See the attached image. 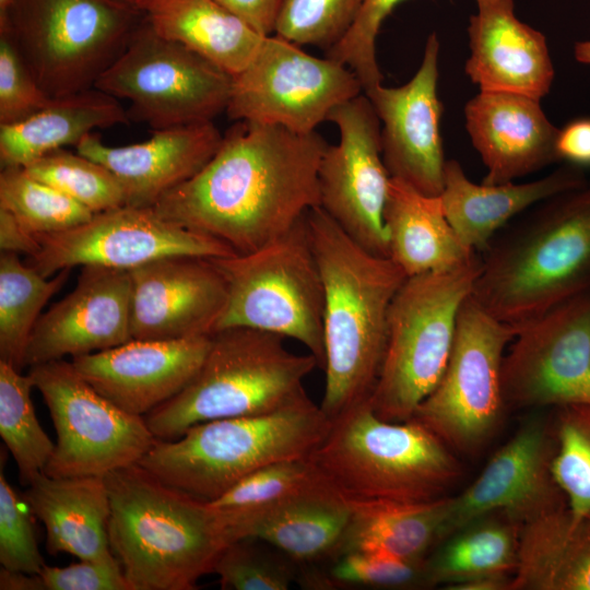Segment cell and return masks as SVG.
<instances>
[{"instance_id": "obj_7", "label": "cell", "mask_w": 590, "mask_h": 590, "mask_svg": "<svg viewBox=\"0 0 590 590\" xmlns=\"http://www.w3.org/2000/svg\"><path fill=\"white\" fill-rule=\"evenodd\" d=\"M317 366L312 354L290 352L278 334L225 328L211 334L189 385L143 417L156 439L174 440L199 423L270 413L306 396L304 380Z\"/></svg>"}, {"instance_id": "obj_32", "label": "cell", "mask_w": 590, "mask_h": 590, "mask_svg": "<svg viewBox=\"0 0 590 590\" xmlns=\"http://www.w3.org/2000/svg\"><path fill=\"white\" fill-rule=\"evenodd\" d=\"M449 497L425 502L350 499L352 515L333 558L352 551L424 563L445 540Z\"/></svg>"}, {"instance_id": "obj_23", "label": "cell", "mask_w": 590, "mask_h": 590, "mask_svg": "<svg viewBox=\"0 0 590 590\" xmlns=\"http://www.w3.org/2000/svg\"><path fill=\"white\" fill-rule=\"evenodd\" d=\"M469 19L470 55L464 72L483 92L542 99L554 66L544 34L518 19L514 0H474Z\"/></svg>"}, {"instance_id": "obj_17", "label": "cell", "mask_w": 590, "mask_h": 590, "mask_svg": "<svg viewBox=\"0 0 590 590\" xmlns=\"http://www.w3.org/2000/svg\"><path fill=\"white\" fill-rule=\"evenodd\" d=\"M340 131L318 172L320 208L368 252L389 258L384 211L390 174L381 153L380 120L367 95L337 106L328 116Z\"/></svg>"}, {"instance_id": "obj_41", "label": "cell", "mask_w": 590, "mask_h": 590, "mask_svg": "<svg viewBox=\"0 0 590 590\" xmlns=\"http://www.w3.org/2000/svg\"><path fill=\"white\" fill-rule=\"evenodd\" d=\"M364 0H284L274 33L296 45L327 50L338 44L355 22Z\"/></svg>"}, {"instance_id": "obj_25", "label": "cell", "mask_w": 590, "mask_h": 590, "mask_svg": "<svg viewBox=\"0 0 590 590\" xmlns=\"http://www.w3.org/2000/svg\"><path fill=\"white\" fill-rule=\"evenodd\" d=\"M541 101L480 91L464 106L465 129L486 167L483 184L514 181L558 162V128Z\"/></svg>"}, {"instance_id": "obj_30", "label": "cell", "mask_w": 590, "mask_h": 590, "mask_svg": "<svg viewBox=\"0 0 590 590\" xmlns=\"http://www.w3.org/2000/svg\"><path fill=\"white\" fill-rule=\"evenodd\" d=\"M119 101L95 87L51 98L38 111L14 123L0 125L2 167H24L66 145L76 144L94 129L129 123Z\"/></svg>"}, {"instance_id": "obj_28", "label": "cell", "mask_w": 590, "mask_h": 590, "mask_svg": "<svg viewBox=\"0 0 590 590\" xmlns=\"http://www.w3.org/2000/svg\"><path fill=\"white\" fill-rule=\"evenodd\" d=\"M24 498L43 522L50 554L79 559L115 556L108 539L110 500L104 476L54 477L44 471L27 485Z\"/></svg>"}, {"instance_id": "obj_6", "label": "cell", "mask_w": 590, "mask_h": 590, "mask_svg": "<svg viewBox=\"0 0 590 590\" xmlns=\"http://www.w3.org/2000/svg\"><path fill=\"white\" fill-rule=\"evenodd\" d=\"M330 426L306 394L270 413L208 421L177 439H156L139 464L163 483L212 502L262 467L309 457Z\"/></svg>"}, {"instance_id": "obj_4", "label": "cell", "mask_w": 590, "mask_h": 590, "mask_svg": "<svg viewBox=\"0 0 590 590\" xmlns=\"http://www.w3.org/2000/svg\"><path fill=\"white\" fill-rule=\"evenodd\" d=\"M471 297L516 328L590 291V180L535 204L482 253Z\"/></svg>"}, {"instance_id": "obj_37", "label": "cell", "mask_w": 590, "mask_h": 590, "mask_svg": "<svg viewBox=\"0 0 590 590\" xmlns=\"http://www.w3.org/2000/svg\"><path fill=\"white\" fill-rule=\"evenodd\" d=\"M0 208L35 235L75 227L93 216L87 208L57 188L33 177L23 167H2Z\"/></svg>"}, {"instance_id": "obj_22", "label": "cell", "mask_w": 590, "mask_h": 590, "mask_svg": "<svg viewBox=\"0 0 590 590\" xmlns=\"http://www.w3.org/2000/svg\"><path fill=\"white\" fill-rule=\"evenodd\" d=\"M211 335L178 340L132 339L72 357L78 373L102 396L144 416L182 391L201 368Z\"/></svg>"}, {"instance_id": "obj_42", "label": "cell", "mask_w": 590, "mask_h": 590, "mask_svg": "<svg viewBox=\"0 0 590 590\" xmlns=\"http://www.w3.org/2000/svg\"><path fill=\"white\" fill-rule=\"evenodd\" d=\"M402 1L364 0L350 31L327 50L326 57L346 66L356 74L364 92L382 82L376 59V39L385 20Z\"/></svg>"}, {"instance_id": "obj_50", "label": "cell", "mask_w": 590, "mask_h": 590, "mask_svg": "<svg viewBox=\"0 0 590 590\" xmlns=\"http://www.w3.org/2000/svg\"><path fill=\"white\" fill-rule=\"evenodd\" d=\"M39 248L37 236L26 229L12 213L0 208L1 251L24 253L31 258L38 252Z\"/></svg>"}, {"instance_id": "obj_55", "label": "cell", "mask_w": 590, "mask_h": 590, "mask_svg": "<svg viewBox=\"0 0 590 590\" xmlns=\"http://www.w3.org/2000/svg\"><path fill=\"white\" fill-rule=\"evenodd\" d=\"M14 0H0V20L3 19Z\"/></svg>"}, {"instance_id": "obj_2", "label": "cell", "mask_w": 590, "mask_h": 590, "mask_svg": "<svg viewBox=\"0 0 590 590\" xmlns=\"http://www.w3.org/2000/svg\"><path fill=\"white\" fill-rule=\"evenodd\" d=\"M306 224L324 288L320 408L332 421L369 400L386 354L389 308L406 275L354 241L320 206L308 210Z\"/></svg>"}, {"instance_id": "obj_27", "label": "cell", "mask_w": 590, "mask_h": 590, "mask_svg": "<svg viewBox=\"0 0 590 590\" xmlns=\"http://www.w3.org/2000/svg\"><path fill=\"white\" fill-rule=\"evenodd\" d=\"M223 510V509H222ZM238 540L264 541L293 560L333 557L352 515L332 483L251 511H227Z\"/></svg>"}, {"instance_id": "obj_26", "label": "cell", "mask_w": 590, "mask_h": 590, "mask_svg": "<svg viewBox=\"0 0 590 590\" xmlns=\"http://www.w3.org/2000/svg\"><path fill=\"white\" fill-rule=\"evenodd\" d=\"M582 168L563 165L528 182L475 184L457 160H447L440 198L448 222L470 251L483 253L495 236L522 213L587 181Z\"/></svg>"}, {"instance_id": "obj_52", "label": "cell", "mask_w": 590, "mask_h": 590, "mask_svg": "<svg viewBox=\"0 0 590 590\" xmlns=\"http://www.w3.org/2000/svg\"><path fill=\"white\" fill-rule=\"evenodd\" d=\"M1 590H38L37 574L0 569Z\"/></svg>"}, {"instance_id": "obj_11", "label": "cell", "mask_w": 590, "mask_h": 590, "mask_svg": "<svg viewBox=\"0 0 590 590\" xmlns=\"http://www.w3.org/2000/svg\"><path fill=\"white\" fill-rule=\"evenodd\" d=\"M233 75L155 32L146 15L94 87L129 101V119L154 130L212 121L226 111Z\"/></svg>"}, {"instance_id": "obj_46", "label": "cell", "mask_w": 590, "mask_h": 590, "mask_svg": "<svg viewBox=\"0 0 590 590\" xmlns=\"http://www.w3.org/2000/svg\"><path fill=\"white\" fill-rule=\"evenodd\" d=\"M50 99L31 75L10 33L0 30V125L25 119Z\"/></svg>"}, {"instance_id": "obj_14", "label": "cell", "mask_w": 590, "mask_h": 590, "mask_svg": "<svg viewBox=\"0 0 590 590\" xmlns=\"http://www.w3.org/2000/svg\"><path fill=\"white\" fill-rule=\"evenodd\" d=\"M363 85L346 66L317 58L280 36L264 37L251 62L233 76L226 113L233 120L310 133Z\"/></svg>"}, {"instance_id": "obj_24", "label": "cell", "mask_w": 590, "mask_h": 590, "mask_svg": "<svg viewBox=\"0 0 590 590\" xmlns=\"http://www.w3.org/2000/svg\"><path fill=\"white\" fill-rule=\"evenodd\" d=\"M222 139L213 121H205L154 130L146 141L123 146H109L90 133L75 150L116 176L126 205L153 206L194 176L215 154Z\"/></svg>"}, {"instance_id": "obj_3", "label": "cell", "mask_w": 590, "mask_h": 590, "mask_svg": "<svg viewBox=\"0 0 590 590\" xmlns=\"http://www.w3.org/2000/svg\"><path fill=\"white\" fill-rule=\"evenodd\" d=\"M104 477L109 545L130 590L196 589L238 540L226 511L163 483L139 463Z\"/></svg>"}, {"instance_id": "obj_5", "label": "cell", "mask_w": 590, "mask_h": 590, "mask_svg": "<svg viewBox=\"0 0 590 590\" xmlns=\"http://www.w3.org/2000/svg\"><path fill=\"white\" fill-rule=\"evenodd\" d=\"M322 474L347 498L425 503L448 496L461 464L420 421L381 420L369 400L331 421L310 455Z\"/></svg>"}, {"instance_id": "obj_35", "label": "cell", "mask_w": 590, "mask_h": 590, "mask_svg": "<svg viewBox=\"0 0 590 590\" xmlns=\"http://www.w3.org/2000/svg\"><path fill=\"white\" fill-rule=\"evenodd\" d=\"M64 269L54 279L42 275L19 255L0 253V361L17 370L25 367L32 332L48 299L69 278Z\"/></svg>"}, {"instance_id": "obj_36", "label": "cell", "mask_w": 590, "mask_h": 590, "mask_svg": "<svg viewBox=\"0 0 590 590\" xmlns=\"http://www.w3.org/2000/svg\"><path fill=\"white\" fill-rule=\"evenodd\" d=\"M32 388L35 386L30 374L22 375L0 361V435L26 486L44 471L55 449L36 417Z\"/></svg>"}, {"instance_id": "obj_39", "label": "cell", "mask_w": 590, "mask_h": 590, "mask_svg": "<svg viewBox=\"0 0 590 590\" xmlns=\"http://www.w3.org/2000/svg\"><path fill=\"white\" fill-rule=\"evenodd\" d=\"M23 168L93 213L126 205L125 191L116 176L104 165L78 152L60 149Z\"/></svg>"}, {"instance_id": "obj_13", "label": "cell", "mask_w": 590, "mask_h": 590, "mask_svg": "<svg viewBox=\"0 0 590 590\" xmlns=\"http://www.w3.org/2000/svg\"><path fill=\"white\" fill-rule=\"evenodd\" d=\"M55 426L57 442L44 472L54 477L105 476L139 463L156 438L143 416L97 392L63 359L30 367Z\"/></svg>"}, {"instance_id": "obj_8", "label": "cell", "mask_w": 590, "mask_h": 590, "mask_svg": "<svg viewBox=\"0 0 590 590\" xmlns=\"http://www.w3.org/2000/svg\"><path fill=\"white\" fill-rule=\"evenodd\" d=\"M482 257L444 271L409 276L388 314L387 349L369 403L377 416L405 422L447 367L460 309L472 294Z\"/></svg>"}, {"instance_id": "obj_12", "label": "cell", "mask_w": 590, "mask_h": 590, "mask_svg": "<svg viewBox=\"0 0 590 590\" xmlns=\"http://www.w3.org/2000/svg\"><path fill=\"white\" fill-rule=\"evenodd\" d=\"M516 330L471 295L462 305L447 367L412 418L449 448L474 455L497 433L506 403L502 369Z\"/></svg>"}, {"instance_id": "obj_47", "label": "cell", "mask_w": 590, "mask_h": 590, "mask_svg": "<svg viewBox=\"0 0 590 590\" xmlns=\"http://www.w3.org/2000/svg\"><path fill=\"white\" fill-rule=\"evenodd\" d=\"M38 590H130L116 556L80 559L64 567L45 565L37 574Z\"/></svg>"}, {"instance_id": "obj_10", "label": "cell", "mask_w": 590, "mask_h": 590, "mask_svg": "<svg viewBox=\"0 0 590 590\" xmlns=\"http://www.w3.org/2000/svg\"><path fill=\"white\" fill-rule=\"evenodd\" d=\"M214 261L228 287L215 331L246 327L294 339L323 368L324 288L306 215L261 248Z\"/></svg>"}, {"instance_id": "obj_15", "label": "cell", "mask_w": 590, "mask_h": 590, "mask_svg": "<svg viewBox=\"0 0 590 590\" xmlns=\"http://www.w3.org/2000/svg\"><path fill=\"white\" fill-rule=\"evenodd\" d=\"M502 386L506 406L590 404V291L516 328Z\"/></svg>"}, {"instance_id": "obj_16", "label": "cell", "mask_w": 590, "mask_h": 590, "mask_svg": "<svg viewBox=\"0 0 590 590\" xmlns=\"http://www.w3.org/2000/svg\"><path fill=\"white\" fill-rule=\"evenodd\" d=\"M36 236L40 248L27 263L46 278L76 266L130 271L168 256L236 255L222 241L162 217L152 206L121 205L94 213L70 229Z\"/></svg>"}, {"instance_id": "obj_20", "label": "cell", "mask_w": 590, "mask_h": 590, "mask_svg": "<svg viewBox=\"0 0 590 590\" xmlns=\"http://www.w3.org/2000/svg\"><path fill=\"white\" fill-rule=\"evenodd\" d=\"M129 272L132 339L178 340L215 331L228 287L214 258L168 256Z\"/></svg>"}, {"instance_id": "obj_33", "label": "cell", "mask_w": 590, "mask_h": 590, "mask_svg": "<svg viewBox=\"0 0 590 590\" xmlns=\"http://www.w3.org/2000/svg\"><path fill=\"white\" fill-rule=\"evenodd\" d=\"M144 12L157 34L233 76L251 62L267 37L216 0H153Z\"/></svg>"}, {"instance_id": "obj_29", "label": "cell", "mask_w": 590, "mask_h": 590, "mask_svg": "<svg viewBox=\"0 0 590 590\" xmlns=\"http://www.w3.org/2000/svg\"><path fill=\"white\" fill-rule=\"evenodd\" d=\"M389 258L409 276L451 269L473 253L448 222L439 196L391 177L384 211Z\"/></svg>"}, {"instance_id": "obj_48", "label": "cell", "mask_w": 590, "mask_h": 590, "mask_svg": "<svg viewBox=\"0 0 590 590\" xmlns=\"http://www.w3.org/2000/svg\"><path fill=\"white\" fill-rule=\"evenodd\" d=\"M556 154L569 165L590 167V117L574 119L558 129Z\"/></svg>"}, {"instance_id": "obj_21", "label": "cell", "mask_w": 590, "mask_h": 590, "mask_svg": "<svg viewBox=\"0 0 590 590\" xmlns=\"http://www.w3.org/2000/svg\"><path fill=\"white\" fill-rule=\"evenodd\" d=\"M130 340V272L85 266L74 290L39 317L25 366L101 352Z\"/></svg>"}, {"instance_id": "obj_38", "label": "cell", "mask_w": 590, "mask_h": 590, "mask_svg": "<svg viewBox=\"0 0 590 590\" xmlns=\"http://www.w3.org/2000/svg\"><path fill=\"white\" fill-rule=\"evenodd\" d=\"M552 471L575 519L590 515V404L555 408Z\"/></svg>"}, {"instance_id": "obj_31", "label": "cell", "mask_w": 590, "mask_h": 590, "mask_svg": "<svg viewBox=\"0 0 590 590\" xmlns=\"http://www.w3.org/2000/svg\"><path fill=\"white\" fill-rule=\"evenodd\" d=\"M509 590H590V519L565 507L522 524Z\"/></svg>"}, {"instance_id": "obj_19", "label": "cell", "mask_w": 590, "mask_h": 590, "mask_svg": "<svg viewBox=\"0 0 590 590\" xmlns=\"http://www.w3.org/2000/svg\"><path fill=\"white\" fill-rule=\"evenodd\" d=\"M439 49L438 35L432 32L409 82L365 92L380 120L381 153L390 176L427 196L441 193L447 161L440 134Z\"/></svg>"}, {"instance_id": "obj_9", "label": "cell", "mask_w": 590, "mask_h": 590, "mask_svg": "<svg viewBox=\"0 0 590 590\" xmlns=\"http://www.w3.org/2000/svg\"><path fill=\"white\" fill-rule=\"evenodd\" d=\"M144 17L117 0H14L0 30L44 93L58 98L94 87Z\"/></svg>"}, {"instance_id": "obj_44", "label": "cell", "mask_w": 590, "mask_h": 590, "mask_svg": "<svg viewBox=\"0 0 590 590\" xmlns=\"http://www.w3.org/2000/svg\"><path fill=\"white\" fill-rule=\"evenodd\" d=\"M424 563L378 552L352 551L335 558L329 579L333 585L378 588L423 586Z\"/></svg>"}, {"instance_id": "obj_51", "label": "cell", "mask_w": 590, "mask_h": 590, "mask_svg": "<svg viewBox=\"0 0 590 590\" xmlns=\"http://www.w3.org/2000/svg\"><path fill=\"white\" fill-rule=\"evenodd\" d=\"M512 576L510 574H492L479 576L446 589L450 590H509Z\"/></svg>"}, {"instance_id": "obj_56", "label": "cell", "mask_w": 590, "mask_h": 590, "mask_svg": "<svg viewBox=\"0 0 590 590\" xmlns=\"http://www.w3.org/2000/svg\"><path fill=\"white\" fill-rule=\"evenodd\" d=\"M587 518H589V519H590V515H589V516H588Z\"/></svg>"}, {"instance_id": "obj_18", "label": "cell", "mask_w": 590, "mask_h": 590, "mask_svg": "<svg viewBox=\"0 0 590 590\" xmlns=\"http://www.w3.org/2000/svg\"><path fill=\"white\" fill-rule=\"evenodd\" d=\"M554 453L552 425L541 415L530 416L474 482L458 496L449 497L445 540L495 512L521 527L568 507L553 475Z\"/></svg>"}, {"instance_id": "obj_40", "label": "cell", "mask_w": 590, "mask_h": 590, "mask_svg": "<svg viewBox=\"0 0 590 590\" xmlns=\"http://www.w3.org/2000/svg\"><path fill=\"white\" fill-rule=\"evenodd\" d=\"M331 483L309 457L278 461L250 473L209 502L227 511H251Z\"/></svg>"}, {"instance_id": "obj_45", "label": "cell", "mask_w": 590, "mask_h": 590, "mask_svg": "<svg viewBox=\"0 0 590 590\" xmlns=\"http://www.w3.org/2000/svg\"><path fill=\"white\" fill-rule=\"evenodd\" d=\"M0 470V563L9 570L38 574L46 565L38 550L33 522L16 492Z\"/></svg>"}, {"instance_id": "obj_49", "label": "cell", "mask_w": 590, "mask_h": 590, "mask_svg": "<svg viewBox=\"0 0 590 590\" xmlns=\"http://www.w3.org/2000/svg\"><path fill=\"white\" fill-rule=\"evenodd\" d=\"M262 36H270L284 0H216Z\"/></svg>"}, {"instance_id": "obj_34", "label": "cell", "mask_w": 590, "mask_h": 590, "mask_svg": "<svg viewBox=\"0 0 590 590\" xmlns=\"http://www.w3.org/2000/svg\"><path fill=\"white\" fill-rule=\"evenodd\" d=\"M517 524L486 516L445 541L424 563L423 586L446 588L479 576L512 574L518 559Z\"/></svg>"}, {"instance_id": "obj_43", "label": "cell", "mask_w": 590, "mask_h": 590, "mask_svg": "<svg viewBox=\"0 0 590 590\" xmlns=\"http://www.w3.org/2000/svg\"><path fill=\"white\" fill-rule=\"evenodd\" d=\"M249 539L232 542L213 567L222 589L287 590L294 573L288 564L250 545Z\"/></svg>"}, {"instance_id": "obj_54", "label": "cell", "mask_w": 590, "mask_h": 590, "mask_svg": "<svg viewBox=\"0 0 590 590\" xmlns=\"http://www.w3.org/2000/svg\"><path fill=\"white\" fill-rule=\"evenodd\" d=\"M117 1H120V2H123L126 4H129L131 7H134L141 11H144V9L146 8V5L152 2L153 0H117Z\"/></svg>"}, {"instance_id": "obj_1", "label": "cell", "mask_w": 590, "mask_h": 590, "mask_svg": "<svg viewBox=\"0 0 590 590\" xmlns=\"http://www.w3.org/2000/svg\"><path fill=\"white\" fill-rule=\"evenodd\" d=\"M327 146L316 131L238 120L212 158L152 208L236 255L255 251L320 206L318 172Z\"/></svg>"}, {"instance_id": "obj_53", "label": "cell", "mask_w": 590, "mask_h": 590, "mask_svg": "<svg viewBox=\"0 0 590 590\" xmlns=\"http://www.w3.org/2000/svg\"><path fill=\"white\" fill-rule=\"evenodd\" d=\"M574 56L578 62L590 66V39L577 42L574 47Z\"/></svg>"}]
</instances>
